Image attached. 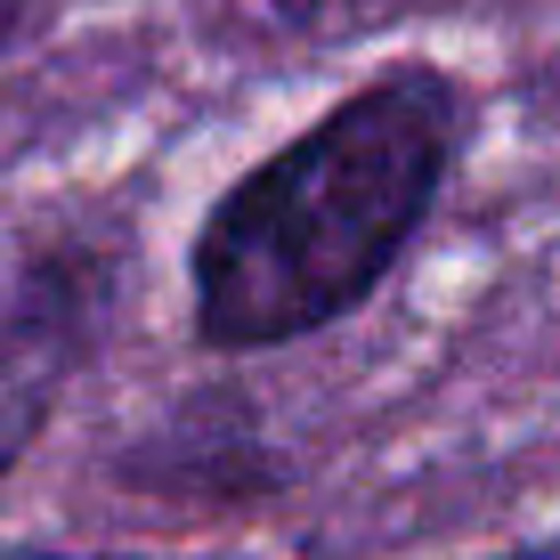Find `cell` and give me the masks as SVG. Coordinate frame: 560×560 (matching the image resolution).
I'll return each mask as SVG.
<instances>
[{"mask_svg": "<svg viewBox=\"0 0 560 560\" xmlns=\"http://www.w3.org/2000/svg\"><path fill=\"white\" fill-rule=\"evenodd\" d=\"M528 560H536V552H528Z\"/></svg>", "mask_w": 560, "mask_h": 560, "instance_id": "obj_5", "label": "cell"}, {"mask_svg": "<svg viewBox=\"0 0 560 560\" xmlns=\"http://www.w3.org/2000/svg\"><path fill=\"white\" fill-rule=\"evenodd\" d=\"M25 560H66V552H25Z\"/></svg>", "mask_w": 560, "mask_h": 560, "instance_id": "obj_4", "label": "cell"}, {"mask_svg": "<svg viewBox=\"0 0 560 560\" xmlns=\"http://www.w3.org/2000/svg\"><path fill=\"white\" fill-rule=\"evenodd\" d=\"M284 16H334V9H365V0H277Z\"/></svg>", "mask_w": 560, "mask_h": 560, "instance_id": "obj_2", "label": "cell"}, {"mask_svg": "<svg viewBox=\"0 0 560 560\" xmlns=\"http://www.w3.org/2000/svg\"><path fill=\"white\" fill-rule=\"evenodd\" d=\"M16 16H25V0H0V42L16 33Z\"/></svg>", "mask_w": 560, "mask_h": 560, "instance_id": "obj_3", "label": "cell"}, {"mask_svg": "<svg viewBox=\"0 0 560 560\" xmlns=\"http://www.w3.org/2000/svg\"><path fill=\"white\" fill-rule=\"evenodd\" d=\"M455 154L447 73L407 66L341 98L317 130L228 187L196 244V317L220 350H268L334 325L422 228Z\"/></svg>", "mask_w": 560, "mask_h": 560, "instance_id": "obj_1", "label": "cell"}]
</instances>
